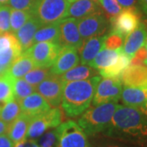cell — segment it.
Returning a JSON list of instances; mask_svg holds the SVG:
<instances>
[{"instance_id": "obj_1", "label": "cell", "mask_w": 147, "mask_h": 147, "mask_svg": "<svg viewBox=\"0 0 147 147\" xmlns=\"http://www.w3.org/2000/svg\"><path fill=\"white\" fill-rule=\"evenodd\" d=\"M105 133L138 143L147 142V116L139 109L119 105Z\"/></svg>"}, {"instance_id": "obj_2", "label": "cell", "mask_w": 147, "mask_h": 147, "mask_svg": "<svg viewBox=\"0 0 147 147\" xmlns=\"http://www.w3.org/2000/svg\"><path fill=\"white\" fill-rule=\"evenodd\" d=\"M100 76L84 80L64 82L61 105L65 115L77 117L90 107Z\"/></svg>"}, {"instance_id": "obj_3", "label": "cell", "mask_w": 147, "mask_h": 147, "mask_svg": "<svg viewBox=\"0 0 147 147\" xmlns=\"http://www.w3.org/2000/svg\"><path fill=\"white\" fill-rule=\"evenodd\" d=\"M118 106L117 101H109L95 105L84 111L78 120V124L87 136L105 132Z\"/></svg>"}, {"instance_id": "obj_4", "label": "cell", "mask_w": 147, "mask_h": 147, "mask_svg": "<svg viewBox=\"0 0 147 147\" xmlns=\"http://www.w3.org/2000/svg\"><path fill=\"white\" fill-rule=\"evenodd\" d=\"M69 3L66 0H35L30 11L42 26H46L66 18Z\"/></svg>"}, {"instance_id": "obj_5", "label": "cell", "mask_w": 147, "mask_h": 147, "mask_svg": "<svg viewBox=\"0 0 147 147\" xmlns=\"http://www.w3.org/2000/svg\"><path fill=\"white\" fill-rule=\"evenodd\" d=\"M58 147H92L87 135L79 124L74 121H67L56 127Z\"/></svg>"}, {"instance_id": "obj_6", "label": "cell", "mask_w": 147, "mask_h": 147, "mask_svg": "<svg viewBox=\"0 0 147 147\" xmlns=\"http://www.w3.org/2000/svg\"><path fill=\"white\" fill-rule=\"evenodd\" d=\"M62 122V112L58 107H54L46 112L34 116L30 123L27 139L36 140L50 128L58 127Z\"/></svg>"}, {"instance_id": "obj_7", "label": "cell", "mask_w": 147, "mask_h": 147, "mask_svg": "<svg viewBox=\"0 0 147 147\" xmlns=\"http://www.w3.org/2000/svg\"><path fill=\"white\" fill-rule=\"evenodd\" d=\"M61 46L58 42H35L27 51L36 67H51L57 57Z\"/></svg>"}, {"instance_id": "obj_8", "label": "cell", "mask_w": 147, "mask_h": 147, "mask_svg": "<svg viewBox=\"0 0 147 147\" xmlns=\"http://www.w3.org/2000/svg\"><path fill=\"white\" fill-rule=\"evenodd\" d=\"M64 81L60 75L51 74L35 87V91L53 107H58L62 99Z\"/></svg>"}, {"instance_id": "obj_9", "label": "cell", "mask_w": 147, "mask_h": 147, "mask_svg": "<svg viewBox=\"0 0 147 147\" xmlns=\"http://www.w3.org/2000/svg\"><path fill=\"white\" fill-rule=\"evenodd\" d=\"M122 89L120 78L100 79L92 98L93 105H100L109 101H118L120 98Z\"/></svg>"}, {"instance_id": "obj_10", "label": "cell", "mask_w": 147, "mask_h": 147, "mask_svg": "<svg viewBox=\"0 0 147 147\" xmlns=\"http://www.w3.org/2000/svg\"><path fill=\"white\" fill-rule=\"evenodd\" d=\"M112 31L119 34L124 39L140 25V16L134 7L124 8L119 14L110 19Z\"/></svg>"}, {"instance_id": "obj_11", "label": "cell", "mask_w": 147, "mask_h": 147, "mask_svg": "<svg viewBox=\"0 0 147 147\" xmlns=\"http://www.w3.org/2000/svg\"><path fill=\"white\" fill-rule=\"evenodd\" d=\"M107 26L106 19L100 11L78 19V29L83 40L103 34Z\"/></svg>"}, {"instance_id": "obj_12", "label": "cell", "mask_w": 147, "mask_h": 147, "mask_svg": "<svg viewBox=\"0 0 147 147\" xmlns=\"http://www.w3.org/2000/svg\"><path fill=\"white\" fill-rule=\"evenodd\" d=\"M59 40L61 47L69 46L79 49L84 42L78 29V19L73 17L64 18L59 21Z\"/></svg>"}, {"instance_id": "obj_13", "label": "cell", "mask_w": 147, "mask_h": 147, "mask_svg": "<svg viewBox=\"0 0 147 147\" xmlns=\"http://www.w3.org/2000/svg\"><path fill=\"white\" fill-rule=\"evenodd\" d=\"M79 61L78 49L69 46L61 47L57 57L50 67L51 74L61 75L70 69L78 65Z\"/></svg>"}, {"instance_id": "obj_14", "label": "cell", "mask_w": 147, "mask_h": 147, "mask_svg": "<svg viewBox=\"0 0 147 147\" xmlns=\"http://www.w3.org/2000/svg\"><path fill=\"white\" fill-rule=\"evenodd\" d=\"M120 80L125 86L147 88V65H128L121 74Z\"/></svg>"}, {"instance_id": "obj_15", "label": "cell", "mask_w": 147, "mask_h": 147, "mask_svg": "<svg viewBox=\"0 0 147 147\" xmlns=\"http://www.w3.org/2000/svg\"><path fill=\"white\" fill-rule=\"evenodd\" d=\"M21 113L30 118L42 114L51 109V106L42 96L38 92H33L20 101Z\"/></svg>"}, {"instance_id": "obj_16", "label": "cell", "mask_w": 147, "mask_h": 147, "mask_svg": "<svg viewBox=\"0 0 147 147\" xmlns=\"http://www.w3.org/2000/svg\"><path fill=\"white\" fill-rule=\"evenodd\" d=\"M146 38V27L143 23H140V25L126 37L123 48H122L123 52L131 59L137 50L145 45Z\"/></svg>"}, {"instance_id": "obj_17", "label": "cell", "mask_w": 147, "mask_h": 147, "mask_svg": "<svg viewBox=\"0 0 147 147\" xmlns=\"http://www.w3.org/2000/svg\"><path fill=\"white\" fill-rule=\"evenodd\" d=\"M120 98L127 106L141 110L147 102V88L125 86L122 89Z\"/></svg>"}, {"instance_id": "obj_18", "label": "cell", "mask_w": 147, "mask_h": 147, "mask_svg": "<svg viewBox=\"0 0 147 147\" xmlns=\"http://www.w3.org/2000/svg\"><path fill=\"white\" fill-rule=\"evenodd\" d=\"M105 36L91 37L84 40L81 47L78 49L82 65H89L96 54L104 47Z\"/></svg>"}, {"instance_id": "obj_19", "label": "cell", "mask_w": 147, "mask_h": 147, "mask_svg": "<svg viewBox=\"0 0 147 147\" xmlns=\"http://www.w3.org/2000/svg\"><path fill=\"white\" fill-rule=\"evenodd\" d=\"M42 26V24L32 16L23 26L14 33L21 45L22 53L27 51L34 44V36L37 30Z\"/></svg>"}, {"instance_id": "obj_20", "label": "cell", "mask_w": 147, "mask_h": 147, "mask_svg": "<svg viewBox=\"0 0 147 147\" xmlns=\"http://www.w3.org/2000/svg\"><path fill=\"white\" fill-rule=\"evenodd\" d=\"M34 68V64L30 56L27 52H24L11 63L7 69L6 74L11 79H21Z\"/></svg>"}, {"instance_id": "obj_21", "label": "cell", "mask_w": 147, "mask_h": 147, "mask_svg": "<svg viewBox=\"0 0 147 147\" xmlns=\"http://www.w3.org/2000/svg\"><path fill=\"white\" fill-rule=\"evenodd\" d=\"M31 119L30 116L21 113L15 120L9 124L7 135L14 144L26 139L27 131Z\"/></svg>"}, {"instance_id": "obj_22", "label": "cell", "mask_w": 147, "mask_h": 147, "mask_svg": "<svg viewBox=\"0 0 147 147\" xmlns=\"http://www.w3.org/2000/svg\"><path fill=\"white\" fill-rule=\"evenodd\" d=\"M97 11H100L97 2L93 0H74L72 3H69L67 17L80 19Z\"/></svg>"}, {"instance_id": "obj_23", "label": "cell", "mask_w": 147, "mask_h": 147, "mask_svg": "<svg viewBox=\"0 0 147 147\" xmlns=\"http://www.w3.org/2000/svg\"><path fill=\"white\" fill-rule=\"evenodd\" d=\"M121 50H122V47L116 50H111V49L103 47L100 52L96 54V56L90 62L88 65L98 70L110 67V65L115 63L116 61L118 60Z\"/></svg>"}, {"instance_id": "obj_24", "label": "cell", "mask_w": 147, "mask_h": 147, "mask_svg": "<svg viewBox=\"0 0 147 147\" xmlns=\"http://www.w3.org/2000/svg\"><path fill=\"white\" fill-rule=\"evenodd\" d=\"M130 61L131 59L123 52L122 49L115 63L110 67L99 70V74L104 78H120L124 69L130 65Z\"/></svg>"}, {"instance_id": "obj_25", "label": "cell", "mask_w": 147, "mask_h": 147, "mask_svg": "<svg viewBox=\"0 0 147 147\" xmlns=\"http://www.w3.org/2000/svg\"><path fill=\"white\" fill-rule=\"evenodd\" d=\"M95 74L96 70L94 68H92V66L90 65H76L75 67L70 69L63 74L60 75V77L64 82H69L88 79L93 77Z\"/></svg>"}, {"instance_id": "obj_26", "label": "cell", "mask_w": 147, "mask_h": 147, "mask_svg": "<svg viewBox=\"0 0 147 147\" xmlns=\"http://www.w3.org/2000/svg\"><path fill=\"white\" fill-rule=\"evenodd\" d=\"M59 22L42 26L38 29L34 36V42H58L59 40Z\"/></svg>"}, {"instance_id": "obj_27", "label": "cell", "mask_w": 147, "mask_h": 147, "mask_svg": "<svg viewBox=\"0 0 147 147\" xmlns=\"http://www.w3.org/2000/svg\"><path fill=\"white\" fill-rule=\"evenodd\" d=\"M21 114L20 102L15 98L7 101L0 107V119L10 124Z\"/></svg>"}, {"instance_id": "obj_28", "label": "cell", "mask_w": 147, "mask_h": 147, "mask_svg": "<svg viewBox=\"0 0 147 147\" xmlns=\"http://www.w3.org/2000/svg\"><path fill=\"white\" fill-rule=\"evenodd\" d=\"M12 86H13L14 98L19 102L35 92V88L30 85L29 83H27L26 81L22 78L13 79Z\"/></svg>"}, {"instance_id": "obj_29", "label": "cell", "mask_w": 147, "mask_h": 147, "mask_svg": "<svg viewBox=\"0 0 147 147\" xmlns=\"http://www.w3.org/2000/svg\"><path fill=\"white\" fill-rule=\"evenodd\" d=\"M32 16L30 11L11 9L10 26L11 32L16 33L20 28L23 26Z\"/></svg>"}, {"instance_id": "obj_30", "label": "cell", "mask_w": 147, "mask_h": 147, "mask_svg": "<svg viewBox=\"0 0 147 147\" xmlns=\"http://www.w3.org/2000/svg\"><path fill=\"white\" fill-rule=\"evenodd\" d=\"M12 83L13 79L6 73L0 76V107L14 98Z\"/></svg>"}, {"instance_id": "obj_31", "label": "cell", "mask_w": 147, "mask_h": 147, "mask_svg": "<svg viewBox=\"0 0 147 147\" xmlns=\"http://www.w3.org/2000/svg\"><path fill=\"white\" fill-rule=\"evenodd\" d=\"M51 74L50 67H36L32 69L30 71L23 77V79L26 81L27 83L34 86V88L38 84H40L42 81L47 78Z\"/></svg>"}, {"instance_id": "obj_32", "label": "cell", "mask_w": 147, "mask_h": 147, "mask_svg": "<svg viewBox=\"0 0 147 147\" xmlns=\"http://www.w3.org/2000/svg\"><path fill=\"white\" fill-rule=\"evenodd\" d=\"M22 53L21 45H16L0 50V65L8 69L11 63Z\"/></svg>"}, {"instance_id": "obj_33", "label": "cell", "mask_w": 147, "mask_h": 147, "mask_svg": "<svg viewBox=\"0 0 147 147\" xmlns=\"http://www.w3.org/2000/svg\"><path fill=\"white\" fill-rule=\"evenodd\" d=\"M39 147H58V138L56 129L45 131L36 140Z\"/></svg>"}, {"instance_id": "obj_34", "label": "cell", "mask_w": 147, "mask_h": 147, "mask_svg": "<svg viewBox=\"0 0 147 147\" xmlns=\"http://www.w3.org/2000/svg\"><path fill=\"white\" fill-rule=\"evenodd\" d=\"M98 2L110 19L119 14L121 11L123 10L117 0H98Z\"/></svg>"}, {"instance_id": "obj_35", "label": "cell", "mask_w": 147, "mask_h": 147, "mask_svg": "<svg viewBox=\"0 0 147 147\" xmlns=\"http://www.w3.org/2000/svg\"><path fill=\"white\" fill-rule=\"evenodd\" d=\"M11 8L7 5H0V34L11 31Z\"/></svg>"}, {"instance_id": "obj_36", "label": "cell", "mask_w": 147, "mask_h": 147, "mask_svg": "<svg viewBox=\"0 0 147 147\" xmlns=\"http://www.w3.org/2000/svg\"><path fill=\"white\" fill-rule=\"evenodd\" d=\"M124 38L119 34L111 32L110 34L105 36L104 38V47L111 49V50H116L122 47L123 44Z\"/></svg>"}, {"instance_id": "obj_37", "label": "cell", "mask_w": 147, "mask_h": 147, "mask_svg": "<svg viewBox=\"0 0 147 147\" xmlns=\"http://www.w3.org/2000/svg\"><path fill=\"white\" fill-rule=\"evenodd\" d=\"M35 0H9L8 6L12 9L30 11Z\"/></svg>"}, {"instance_id": "obj_38", "label": "cell", "mask_w": 147, "mask_h": 147, "mask_svg": "<svg viewBox=\"0 0 147 147\" xmlns=\"http://www.w3.org/2000/svg\"><path fill=\"white\" fill-rule=\"evenodd\" d=\"M147 58L146 48L144 46L140 47L135 53L134 56L130 61L131 65H146V61Z\"/></svg>"}, {"instance_id": "obj_39", "label": "cell", "mask_w": 147, "mask_h": 147, "mask_svg": "<svg viewBox=\"0 0 147 147\" xmlns=\"http://www.w3.org/2000/svg\"><path fill=\"white\" fill-rule=\"evenodd\" d=\"M14 147H39L35 140L33 139H25L20 142L14 144Z\"/></svg>"}, {"instance_id": "obj_40", "label": "cell", "mask_w": 147, "mask_h": 147, "mask_svg": "<svg viewBox=\"0 0 147 147\" xmlns=\"http://www.w3.org/2000/svg\"><path fill=\"white\" fill-rule=\"evenodd\" d=\"M0 147H14V143L7 134L1 135L0 136Z\"/></svg>"}, {"instance_id": "obj_41", "label": "cell", "mask_w": 147, "mask_h": 147, "mask_svg": "<svg viewBox=\"0 0 147 147\" xmlns=\"http://www.w3.org/2000/svg\"><path fill=\"white\" fill-rule=\"evenodd\" d=\"M117 1L120 4L121 7L124 8L131 7L136 2V0H117Z\"/></svg>"}, {"instance_id": "obj_42", "label": "cell", "mask_w": 147, "mask_h": 147, "mask_svg": "<svg viewBox=\"0 0 147 147\" xmlns=\"http://www.w3.org/2000/svg\"><path fill=\"white\" fill-rule=\"evenodd\" d=\"M8 127H9L8 123H5L4 121H3L2 119H0V136L7 134Z\"/></svg>"}, {"instance_id": "obj_43", "label": "cell", "mask_w": 147, "mask_h": 147, "mask_svg": "<svg viewBox=\"0 0 147 147\" xmlns=\"http://www.w3.org/2000/svg\"><path fill=\"white\" fill-rule=\"evenodd\" d=\"M139 3L143 11L147 14V0H139Z\"/></svg>"}, {"instance_id": "obj_44", "label": "cell", "mask_w": 147, "mask_h": 147, "mask_svg": "<svg viewBox=\"0 0 147 147\" xmlns=\"http://www.w3.org/2000/svg\"><path fill=\"white\" fill-rule=\"evenodd\" d=\"M7 69L5 68V67H3V65H0V76H1V75H3V74L6 73Z\"/></svg>"}, {"instance_id": "obj_45", "label": "cell", "mask_w": 147, "mask_h": 147, "mask_svg": "<svg viewBox=\"0 0 147 147\" xmlns=\"http://www.w3.org/2000/svg\"><path fill=\"white\" fill-rule=\"evenodd\" d=\"M101 147H127V146H119V145H115V144H110V145H105L104 146Z\"/></svg>"}, {"instance_id": "obj_46", "label": "cell", "mask_w": 147, "mask_h": 147, "mask_svg": "<svg viewBox=\"0 0 147 147\" xmlns=\"http://www.w3.org/2000/svg\"><path fill=\"white\" fill-rule=\"evenodd\" d=\"M141 110H142V112H143V113H144V114H145V115L147 116V102H146V104L144 105L142 109H141Z\"/></svg>"}, {"instance_id": "obj_47", "label": "cell", "mask_w": 147, "mask_h": 147, "mask_svg": "<svg viewBox=\"0 0 147 147\" xmlns=\"http://www.w3.org/2000/svg\"><path fill=\"white\" fill-rule=\"evenodd\" d=\"M9 0H0V5H5L8 3Z\"/></svg>"}, {"instance_id": "obj_48", "label": "cell", "mask_w": 147, "mask_h": 147, "mask_svg": "<svg viewBox=\"0 0 147 147\" xmlns=\"http://www.w3.org/2000/svg\"><path fill=\"white\" fill-rule=\"evenodd\" d=\"M145 44H146V46H145V47H146V52H147V38H146V43H145ZM146 65H147V58H146Z\"/></svg>"}, {"instance_id": "obj_49", "label": "cell", "mask_w": 147, "mask_h": 147, "mask_svg": "<svg viewBox=\"0 0 147 147\" xmlns=\"http://www.w3.org/2000/svg\"><path fill=\"white\" fill-rule=\"evenodd\" d=\"M66 1H68L69 3H72V2H74V0H66Z\"/></svg>"}, {"instance_id": "obj_50", "label": "cell", "mask_w": 147, "mask_h": 147, "mask_svg": "<svg viewBox=\"0 0 147 147\" xmlns=\"http://www.w3.org/2000/svg\"><path fill=\"white\" fill-rule=\"evenodd\" d=\"M93 1H96V2H97V1H98V0H93Z\"/></svg>"}]
</instances>
